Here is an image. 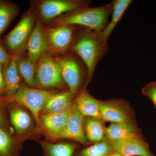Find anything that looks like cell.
Returning <instances> with one entry per match:
<instances>
[{
    "mask_svg": "<svg viewBox=\"0 0 156 156\" xmlns=\"http://www.w3.org/2000/svg\"><path fill=\"white\" fill-rule=\"evenodd\" d=\"M77 33L70 51L79 56L86 65L87 86L92 80L98 62L108 51V44L101 40L99 32L86 28Z\"/></svg>",
    "mask_w": 156,
    "mask_h": 156,
    "instance_id": "obj_1",
    "label": "cell"
},
{
    "mask_svg": "<svg viewBox=\"0 0 156 156\" xmlns=\"http://www.w3.org/2000/svg\"><path fill=\"white\" fill-rule=\"evenodd\" d=\"M112 2L105 5L81 8L63 14L54 19L51 26L75 25L102 31L108 24V18L112 12Z\"/></svg>",
    "mask_w": 156,
    "mask_h": 156,
    "instance_id": "obj_2",
    "label": "cell"
},
{
    "mask_svg": "<svg viewBox=\"0 0 156 156\" xmlns=\"http://www.w3.org/2000/svg\"><path fill=\"white\" fill-rule=\"evenodd\" d=\"M37 19V11L34 4L22 15L15 27L2 39L12 58H17L24 54Z\"/></svg>",
    "mask_w": 156,
    "mask_h": 156,
    "instance_id": "obj_3",
    "label": "cell"
},
{
    "mask_svg": "<svg viewBox=\"0 0 156 156\" xmlns=\"http://www.w3.org/2000/svg\"><path fill=\"white\" fill-rule=\"evenodd\" d=\"M90 3V1L84 0H42L37 1L34 5L38 19L45 24L68 12L89 7Z\"/></svg>",
    "mask_w": 156,
    "mask_h": 156,
    "instance_id": "obj_4",
    "label": "cell"
},
{
    "mask_svg": "<svg viewBox=\"0 0 156 156\" xmlns=\"http://www.w3.org/2000/svg\"><path fill=\"white\" fill-rule=\"evenodd\" d=\"M55 92L21 85L13 97L6 98L28 109L35 121L37 127L40 129V113L47 101Z\"/></svg>",
    "mask_w": 156,
    "mask_h": 156,
    "instance_id": "obj_5",
    "label": "cell"
},
{
    "mask_svg": "<svg viewBox=\"0 0 156 156\" xmlns=\"http://www.w3.org/2000/svg\"><path fill=\"white\" fill-rule=\"evenodd\" d=\"M36 78L37 88L42 89L61 88L65 83L59 63L56 58L48 53L37 61Z\"/></svg>",
    "mask_w": 156,
    "mask_h": 156,
    "instance_id": "obj_6",
    "label": "cell"
},
{
    "mask_svg": "<svg viewBox=\"0 0 156 156\" xmlns=\"http://www.w3.org/2000/svg\"><path fill=\"white\" fill-rule=\"evenodd\" d=\"M48 42V53L62 55L70 50L75 37L77 26H49L43 24Z\"/></svg>",
    "mask_w": 156,
    "mask_h": 156,
    "instance_id": "obj_7",
    "label": "cell"
},
{
    "mask_svg": "<svg viewBox=\"0 0 156 156\" xmlns=\"http://www.w3.org/2000/svg\"><path fill=\"white\" fill-rule=\"evenodd\" d=\"M56 58L60 66L64 83L69 88V92L76 95L82 82L81 65L74 56L68 53Z\"/></svg>",
    "mask_w": 156,
    "mask_h": 156,
    "instance_id": "obj_8",
    "label": "cell"
},
{
    "mask_svg": "<svg viewBox=\"0 0 156 156\" xmlns=\"http://www.w3.org/2000/svg\"><path fill=\"white\" fill-rule=\"evenodd\" d=\"M101 120L112 123H121L132 120V109L128 102L119 99L100 101Z\"/></svg>",
    "mask_w": 156,
    "mask_h": 156,
    "instance_id": "obj_9",
    "label": "cell"
},
{
    "mask_svg": "<svg viewBox=\"0 0 156 156\" xmlns=\"http://www.w3.org/2000/svg\"><path fill=\"white\" fill-rule=\"evenodd\" d=\"M85 117L73 104L66 126L59 135L58 139L72 140L83 144H87L84 131Z\"/></svg>",
    "mask_w": 156,
    "mask_h": 156,
    "instance_id": "obj_10",
    "label": "cell"
},
{
    "mask_svg": "<svg viewBox=\"0 0 156 156\" xmlns=\"http://www.w3.org/2000/svg\"><path fill=\"white\" fill-rule=\"evenodd\" d=\"M70 110L59 113L40 115V129L48 138L58 139L66 126Z\"/></svg>",
    "mask_w": 156,
    "mask_h": 156,
    "instance_id": "obj_11",
    "label": "cell"
},
{
    "mask_svg": "<svg viewBox=\"0 0 156 156\" xmlns=\"http://www.w3.org/2000/svg\"><path fill=\"white\" fill-rule=\"evenodd\" d=\"M110 141L114 152L124 156H151L153 155L150 150L148 144L143 138Z\"/></svg>",
    "mask_w": 156,
    "mask_h": 156,
    "instance_id": "obj_12",
    "label": "cell"
},
{
    "mask_svg": "<svg viewBox=\"0 0 156 156\" xmlns=\"http://www.w3.org/2000/svg\"><path fill=\"white\" fill-rule=\"evenodd\" d=\"M48 42L43 24L38 19L27 47V55L36 64L39 58L48 53Z\"/></svg>",
    "mask_w": 156,
    "mask_h": 156,
    "instance_id": "obj_13",
    "label": "cell"
},
{
    "mask_svg": "<svg viewBox=\"0 0 156 156\" xmlns=\"http://www.w3.org/2000/svg\"><path fill=\"white\" fill-rule=\"evenodd\" d=\"M75 96L69 90L60 93L55 92L47 101L40 115L59 113L69 110L74 101Z\"/></svg>",
    "mask_w": 156,
    "mask_h": 156,
    "instance_id": "obj_14",
    "label": "cell"
},
{
    "mask_svg": "<svg viewBox=\"0 0 156 156\" xmlns=\"http://www.w3.org/2000/svg\"><path fill=\"white\" fill-rule=\"evenodd\" d=\"M106 137L110 141L143 138L139 129L132 120L121 123H112L106 128Z\"/></svg>",
    "mask_w": 156,
    "mask_h": 156,
    "instance_id": "obj_15",
    "label": "cell"
},
{
    "mask_svg": "<svg viewBox=\"0 0 156 156\" xmlns=\"http://www.w3.org/2000/svg\"><path fill=\"white\" fill-rule=\"evenodd\" d=\"M100 101L92 97L86 90L80 93L74 104L76 108L84 117H92L101 119Z\"/></svg>",
    "mask_w": 156,
    "mask_h": 156,
    "instance_id": "obj_16",
    "label": "cell"
},
{
    "mask_svg": "<svg viewBox=\"0 0 156 156\" xmlns=\"http://www.w3.org/2000/svg\"><path fill=\"white\" fill-rule=\"evenodd\" d=\"M10 118L17 134L25 136L34 131V123L30 115L20 107H16L10 111Z\"/></svg>",
    "mask_w": 156,
    "mask_h": 156,
    "instance_id": "obj_17",
    "label": "cell"
},
{
    "mask_svg": "<svg viewBox=\"0 0 156 156\" xmlns=\"http://www.w3.org/2000/svg\"><path fill=\"white\" fill-rule=\"evenodd\" d=\"M3 75L5 97H13L21 86V77L17 69L16 58H12L9 64L3 66Z\"/></svg>",
    "mask_w": 156,
    "mask_h": 156,
    "instance_id": "obj_18",
    "label": "cell"
},
{
    "mask_svg": "<svg viewBox=\"0 0 156 156\" xmlns=\"http://www.w3.org/2000/svg\"><path fill=\"white\" fill-rule=\"evenodd\" d=\"M132 2L131 0H115L113 1L111 21L109 22L104 30L99 32V37L102 41L108 43V40L112 32L122 19L125 11Z\"/></svg>",
    "mask_w": 156,
    "mask_h": 156,
    "instance_id": "obj_19",
    "label": "cell"
},
{
    "mask_svg": "<svg viewBox=\"0 0 156 156\" xmlns=\"http://www.w3.org/2000/svg\"><path fill=\"white\" fill-rule=\"evenodd\" d=\"M84 131L86 138L89 141L98 143L105 139L106 128L102 120L92 117L85 118Z\"/></svg>",
    "mask_w": 156,
    "mask_h": 156,
    "instance_id": "obj_20",
    "label": "cell"
},
{
    "mask_svg": "<svg viewBox=\"0 0 156 156\" xmlns=\"http://www.w3.org/2000/svg\"><path fill=\"white\" fill-rule=\"evenodd\" d=\"M16 61L20 75L27 86L37 88L36 64L30 60L27 55L25 56L24 54L16 58Z\"/></svg>",
    "mask_w": 156,
    "mask_h": 156,
    "instance_id": "obj_21",
    "label": "cell"
},
{
    "mask_svg": "<svg viewBox=\"0 0 156 156\" xmlns=\"http://www.w3.org/2000/svg\"><path fill=\"white\" fill-rule=\"evenodd\" d=\"M19 6L8 0H0V38L19 12Z\"/></svg>",
    "mask_w": 156,
    "mask_h": 156,
    "instance_id": "obj_22",
    "label": "cell"
},
{
    "mask_svg": "<svg viewBox=\"0 0 156 156\" xmlns=\"http://www.w3.org/2000/svg\"><path fill=\"white\" fill-rule=\"evenodd\" d=\"M45 156H73L76 149L74 144L68 143L40 142Z\"/></svg>",
    "mask_w": 156,
    "mask_h": 156,
    "instance_id": "obj_23",
    "label": "cell"
},
{
    "mask_svg": "<svg viewBox=\"0 0 156 156\" xmlns=\"http://www.w3.org/2000/svg\"><path fill=\"white\" fill-rule=\"evenodd\" d=\"M114 152L110 141L105 138L102 141L82 150L79 156H109Z\"/></svg>",
    "mask_w": 156,
    "mask_h": 156,
    "instance_id": "obj_24",
    "label": "cell"
},
{
    "mask_svg": "<svg viewBox=\"0 0 156 156\" xmlns=\"http://www.w3.org/2000/svg\"><path fill=\"white\" fill-rule=\"evenodd\" d=\"M15 146L9 134L0 128V156H14Z\"/></svg>",
    "mask_w": 156,
    "mask_h": 156,
    "instance_id": "obj_25",
    "label": "cell"
},
{
    "mask_svg": "<svg viewBox=\"0 0 156 156\" xmlns=\"http://www.w3.org/2000/svg\"><path fill=\"white\" fill-rule=\"evenodd\" d=\"M143 95L149 98L156 108V81L150 82L142 88Z\"/></svg>",
    "mask_w": 156,
    "mask_h": 156,
    "instance_id": "obj_26",
    "label": "cell"
},
{
    "mask_svg": "<svg viewBox=\"0 0 156 156\" xmlns=\"http://www.w3.org/2000/svg\"><path fill=\"white\" fill-rule=\"evenodd\" d=\"M12 58L3 45L2 39L0 38V65L4 66L9 64Z\"/></svg>",
    "mask_w": 156,
    "mask_h": 156,
    "instance_id": "obj_27",
    "label": "cell"
},
{
    "mask_svg": "<svg viewBox=\"0 0 156 156\" xmlns=\"http://www.w3.org/2000/svg\"><path fill=\"white\" fill-rule=\"evenodd\" d=\"M5 87L3 75V66L0 65V98H2L5 95Z\"/></svg>",
    "mask_w": 156,
    "mask_h": 156,
    "instance_id": "obj_28",
    "label": "cell"
},
{
    "mask_svg": "<svg viewBox=\"0 0 156 156\" xmlns=\"http://www.w3.org/2000/svg\"><path fill=\"white\" fill-rule=\"evenodd\" d=\"M5 124V119L0 104V126H4Z\"/></svg>",
    "mask_w": 156,
    "mask_h": 156,
    "instance_id": "obj_29",
    "label": "cell"
},
{
    "mask_svg": "<svg viewBox=\"0 0 156 156\" xmlns=\"http://www.w3.org/2000/svg\"><path fill=\"white\" fill-rule=\"evenodd\" d=\"M109 156H124L118 153L115 152H114L113 153L111 154Z\"/></svg>",
    "mask_w": 156,
    "mask_h": 156,
    "instance_id": "obj_30",
    "label": "cell"
},
{
    "mask_svg": "<svg viewBox=\"0 0 156 156\" xmlns=\"http://www.w3.org/2000/svg\"><path fill=\"white\" fill-rule=\"evenodd\" d=\"M151 156H154V155H152Z\"/></svg>",
    "mask_w": 156,
    "mask_h": 156,
    "instance_id": "obj_31",
    "label": "cell"
}]
</instances>
